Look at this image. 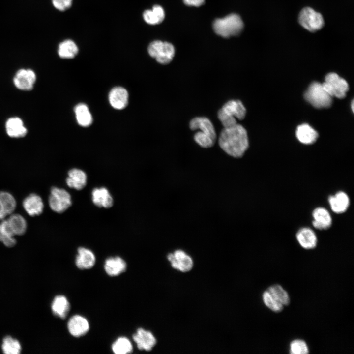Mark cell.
<instances>
[{
  "mask_svg": "<svg viewBox=\"0 0 354 354\" xmlns=\"http://www.w3.org/2000/svg\"><path fill=\"white\" fill-rule=\"evenodd\" d=\"M221 148L229 155L241 157L249 147L247 133L243 126L236 124L229 127H224L218 138Z\"/></svg>",
  "mask_w": 354,
  "mask_h": 354,
  "instance_id": "6da1fadb",
  "label": "cell"
},
{
  "mask_svg": "<svg viewBox=\"0 0 354 354\" xmlns=\"http://www.w3.org/2000/svg\"><path fill=\"white\" fill-rule=\"evenodd\" d=\"M192 130H200L194 136L195 141L201 147L209 148L212 147L216 140V134L211 121L204 117H196L189 123Z\"/></svg>",
  "mask_w": 354,
  "mask_h": 354,
  "instance_id": "7a4b0ae2",
  "label": "cell"
},
{
  "mask_svg": "<svg viewBox=\"0 0 354 354\" xmlns=\"http://www.w3.org/2000/svg\"><path fill=\"white\" fill-rule=\"evenodd\" d=\"M246 114V108L241 101L231 100L219 110L217 116L224 127H229L237 124L236 118L242 120Z\"/></svg>",
  "mask_w": 354,
  "mask_h": 354,
  "instance_id": "3957f363",
  "label": "cell"
},
{
  "mask_svg": "<svg viewBox=\"0 0 354 354\" xmlns=\"http://www.w3.org/2000/svg\"><path fill=\"white\" fill-rule=\"evenodd\" d=\"M243 26L241 17L236 14H231L223 18L217 19L213 24L215 33L224 38L239 34Z\"/></svg>",
  "mask_w": 354,
  "mask_h": 354,
  "instance_id": "277c9868",
  "label": "cell"
},
{
  "mask_svg": "<svg viewBox=\"0 0 354 354\" xmlns=\"http://www.w3.org/2000/svg\"><path fill=\"white\" fill-rule=\"evenodd\" d=\"M305 99L316 108H326L332 103L331 97L324 89L322 84L313 82L304 94Z\"/></svg>",
  "mask_w": 354,
  "mask_h": 354,
  "instance_id": "5b68a950",
  "label": "cell"
},
{
  "mask_svg": "<svg viewBox=\"0 0 354 354\" xmlns=\"http://www.w3.org/2000/svg\"><path fill=\"white\" fill-rule=\"evenodd\" d=\"M149 55L162 64L169 63L175 55L173 45L167 42L155 40L151 42L148 49Z\"/></svg>",
  "mask_w": 354,
  "mask_h": 354,
  "instance_id": "8992f818",
  "label": "cell"
},
{
  "mask_svg": "<svg viewBox=\"0 0 354 354\" xmlns=\"http://www.w3.org/2000/svg\"><path fill=\"white\" fill-rule=\"evenodd\" d=\"M323 86L331 96L342 99L346 96L349 89L347 81L335 73H330L325 77Z\"/></svg>",
  "mask_w": 354,
  "mask_h": 354,
  "instance_id": "52a82bcc",
  "label": "cell"
},
{
  "mask_svg": "<svg viewBox=\"0 0 354 354\" xmlns=\"http://www.w3.org/2000/svg\"><path fill=\"white\" fill-rule=\"evenodd\" d=\"M49 205L54 211L57 213L63 212L72 205L71 196L66 190L53 187L51 189Z\"/></svg>",
  "mask_w": 354,
  "mask_h": 354,
  "instance_id": "ba28073f",
  "label": "cell"
},
{
  "mask_svg": "<svg viewBox=\"0 0 354 354\" xmlns=\"http://www.w3.org/2000/svg\"><path fill=\"white\" fill-rule=\"evenodd\" d=\"M298 21L304 29L311 32L320 30L324 24L322 15L310 7H305L300 11Z\"/></svg>",
  "mask_w": 354,
  "mask_h": 354,
  "instance_id": "9c48e42d",
  "label": "cell"
},
{
  "mask_svg": "<svg viewBox=\"0 0 354 354\" xmlns=\"http://www.w3.org/2000/svg\"><path fill=\"white\" fill-rule=\"evenodd\" d=\"M167 259L172 267L181 272H188L193 267L192 259L181 250H177L172 253H169L167 255Z\"/></svg>",
  "mask_w": 354,
  "mask_h": 354,
  "instance_id": "30bf717a",
  "label": "cell"
},
{
  "mask_svg": "<svg viewBox=\"0 0 354 354\" xmlns=\"http://www.w3.org/2000/svg\"><path fill=\"white\" fill-rule=\"evenodd\" d=\"M36 79V74L33 70L21 69L16 72L13 83L20 90H30L32 89Z\"/></svg>",
  "mask_w": 354,
  "mask_h": 354,
  "instance_id": "8fae6325",
  "label": "cell"
},
{
  "mask_svg": "<svg viewBox=\"0 0 354 354\" xmlns=\"http://www.w3.org/2000/svg\"><path fill=\"white\" fill-rule=\"evenodd\" d=\"M132 338L140 350L150 351L156 344L157 340L153 334L149 331L143 328L137 329L133 334Z\"/></svg>",
  "mask_w": 354,
  "mask_h": 354,
  "instance_id": "7c38bea8",
  "label": "cell"
},
{
  "mask_svg": "<svg viewBox=\"0 0 354 354\" xmlns=\"http://www.w3.org/2000/svg\"><path fill=\"white\" fill-rule=\"evenodd\" d=\"M70 334L75 337H80L86 334L89 330V324L86 318L80 315L72 316L67 323Z\"/></svg>",
  "mask_w": 354,
  "mask_h": 354,
  "instance_id": "4fadbf2b",
  "label": "cell"
},
{
  "mask_svg": "<svg viewBox=\"0 0 354 354\" xmlns=\"http://www.w3.org/2000/svg\"><path fill=\"white\" fill-rule=\"evenodd\" d=\"M96 258L94 253L90 249L80 247L77 249V255L75 258V265L80 269L85 270L91 268L95 265Z\"/></svg>",
  "mask_w": 354,
  "mask_h": 354,
  "instance_id": "5bb4252c",
  "label": "cell"
},
{
  "mask_svg": "<svg viewBox=\"0 0 354 354\" xmlns=\"http://www.w3.org/2000/svg\"><path fill=\"white\" fill-rule=\"evenodd\" d=\"M91 199L93 203L99 207L108 208L114 203L112 196L104 187L94 188L91 192Z\"/></svg>",
  "mask_w": 354,
  "mask_h": 354,
  "instance_id": "9a60e30c",
  "label": "cell"
},
{
  "mask_svg": "<svg viewBox=\"0 0 354 354\" xmlns=\"http://www.w3.org/2000/svg\"><path fill=\"white\" fill-rule=\"evenodd\" d=\"M312 225L319 230H326L332 224V218L329 211L324 207H318L312 212Z\"/></svg>",
  "mask_w": 354,
  "mask_h": 354,
  "instance_id": "2e32d148",
  "label": "cell"
},
{
  "mask_svg": "<svg viewBox=\"0 0 354 354\" xmlns=\"http://www.w3.org/2000/svg\"><path fill=\"white\" fill-rule=\"evenodd\" d=\"M108 98L110 104L114 108L121 110L128 104V93L124 88L116 87L111 90Z\"/></svg>",
  "mask_w": 354,
  "mask_h": 354,
  "instance_id": "e0dca14e",
  "label": "cell"
},
{
  "mask_svg": "<svg viewBox=\"0 0 354 354\" xmlns=\"http://www.w3.org/2000/svg\"><path fill=\"white\" fill-rule=\"evenodd\" d=\"M66 182L67 186L77 190L83 189L87 182V176L82 170L78 168L70 169L68 172Z\"/></svg>",
  "mask_w": 354,
  "mask_h": 354,
  "instance_id": "ac0fdd59",
  "label": "cell"
},
{
  "mask_svg": "<svg viewBox=\"0 0 354 354\" xmlns=\"http://www.w3.org/2000/svg\"><path fill=\"white\" fill-rule=\"evenodd\" d=\"M296 238L300 245L305 249L315 248L317 244V237L314 231L309 227L300 229L296 234Z\"/></svg>",
  "mask_w": 354,
  "mask_h": 354,
  "instance_id": "d6986e66",
  "label": "cell"
},
{
  "mask_svg": "<svg viewBox=\"0 0 354 354\" xmlns=\"http://www.w3.org/2000/svg\"><path fill=\"white\" fill-rule=\"evenodd\" d=\"M126 262L120 257H109L106 259L104 268L106 273L110 276H118L126 270Z\"/></svg>",
  "mask_w": 354,
  "mask_h": 354,
  "instance_id": "ffe728a7",
  "label": "cell"
},
{
  "mask_svg": "<svg viewBox=\"0 0 354 354\" xmlns=\"http://www.w3.org/2000/svg\"><path fill=\"white\" fill-rule=\"evenodd\" d=\"M328 201L332 211L337 214L345 212L350 205L349 196L343 191H339L330 196Z\"/></svg>",
  "mask_w": 354,
  "mask_h": 354,
  "instance_id": "44dd1931",
  "label": "cell"
},
{
  "mask_svg": "<svg viewBox=\"0 0 354 354\" xmlns=\"http://www.w3.org/2000/svg\"><path fill=\"white\" fill-rule=\"evenodd\" d=\"M23 206L30 216H33L41 214L43 210L44 204L41 197L36 194H31L23 202Z\"/></svg>",
  "mask_w": 354,
  "mask_h": 354,
  "instance_id": "7402d4cb",
  "label": "cell"
},
{
  "mask_svg": "<svg viewBox=\"0 0 354 354\" xmlns=\"http://www.w3.org/2000/svg\"><path fill=\"white\" fill-rule=\"evenodd\" d=\"M5 129L7 135L12 138L22 137L27 133L23 121L18 117L9 118L5 123Z\"/></svg>",
  "mask_w": 354,
  "mask_h": 354,
  "instance_id": "603a6c76",
  "label": "cell"
},
{
  "mask_svg": "<svg viewBox=\"0 0 354 354\" xmlns=\"http://www.w3.org/2000/svg\"><path fill=\"white\" fill-rule=\"evenodd\" d=\"M298 140L304 144L309 145L314 143L318 137L316 131L308 124L299 125L296 131Z\"/></svg>",
  "mask_w": 354,
  "mask_h": 354,
  "instance_id": "cb8c5ba5",
  "label": "cell"
},
{
  "mask_svg": "<svg viewBox=\"0 0 354 354\" xmlns=\"http://www.w3.org/2000/svg\"><path fill=\"white\" fill-rule=\"evenodd\" d=\"M51 307L54 314L63 319L66 317L70 309V304L68 299L65 296L61 295L55 297Z\"/></svg>",
  "mask_w": 354,
  "mask_h": 354,
  "instance_id": "d4e9b609",
  "label": "cell"
},
{
  "mask_svg": "<svg viewBox=\"0 0 354 354\" xmlns=\"http://www.w3.org/2000/svg\"><path fill=\"white\" fill-rule=\"evenodd\" d=\"M145 21L150 25H156L161 23L165 18L163 8L158 5L153 6L151 10H146L143 14Z\"/></svg>",
  "mask_w": 354,
  "mask_h": 354,
  "instance_id": "484cf974",
  "label": "cell"
},
{
  "mask_svg": "<svg viewBox=\"0 0 354 354\" xmlns=\"http://www.w3.org/2000/svg\"><path fill=\"white\" fill-rule=\"evenodd\" d=\"M78 47L72 40L67 39L61 42L58 47L59 56L62 59H72L78 54Z\"/></svg>",
  "mask_w": 354,
  "mask_h": 354,
  "instance_id": "4316f807",
  "label": "cell"
},
{
  "mask_svg": "<svg viewBox=\"0 0 354 354\" xmlns=\"http://www.w3.org/2000/svg\"><path fill=\"white\" fill-rule=\"evenodd\" d=\"M78 124L83 127L89 126L92 122L91 114L88 106L83 103L77 105L74 108Z\"/></svg>",
  "mask_w": 354,
  "mask_h": 354,
  "instance_id": "83f0119b",
  "label": "cell"
},
{
  "mask_svg": "<svg viewBox=\"0 0 354 354\" xmlns=\"http://www.w3.org/2000/svg\"><path fill=\"white\" fill-rule=\"evenodd\" d=\"M7 221L14 235H21L26 232L27 222L22 215L13 214Z\"/></svg>",
  "mask_w": 354,
  "mask_h": 354,
  "instance_id": "f1b7e54d",
  "label": "cell"
},
{
  "mask_svg": "<svg viewBox=\"0 0 354 354\" xmlns=\"http://www.w3.org/2000/svg\"><path fill=\"white\" fill-rule=\"evenodd\" d=\"M14 236L7 220H3L0 223V241L7 247H12L16 242Z\"/></svg>",
  "mask_w": 354,
  "mask_h": 354,
  "instance_id": "f546056e",
  "label": "cell"
},
{
  "mask_svg": "<svg viewBox=\"0 0 354 354\" xmlns=\"http://www.w3.org/2000/svg\"><path fill=\"white\" fill-rule=\"evenodd\" d=\"M112 350L116 354H127L133 352V346L129 339L125 337L117 338L112 344Z\"/></svg>",
  "mask_w": 354,
  "mask_h": 354,
  "instance_id": "4dcf8cb0",
  "label": "cell"
},
{
  "mask_svg": "<svg viewBox=\"0 0 354 354\" xmlns=\"http://www.w3.org/2000/svg\"><path fill=\"white\" fill-rule=\"evenodd\" d=\"M16 206L15 199L10 193L5 191L0 192V207L6 215L11 214Z\"/></svg>",
  "mask_w": 354,
  "mask_h": 354,
  "instance_id": "1f68e13d",
  "label": "cell"
},
{
  "mask_svg": "<svg viewBox=\"0 0 354 354\" xmlns=\"http://www.w3.org/2000/svg\"><path fill=\"white\" fill-rule=\"evenodd\" d=\"M272 296L284 306L290 304V300L287 291L279 284H274L267 289Z\"/></svg>",
  "mask_w": 354,
  "mask_h": 354,
  "instance_id": "d6a6232c",
  "label": "cell"
},
{
  "mask_svg": "<svg viewBox=\"0 0 354 354\" xmlns=\"http://www.w3.org/2000/svg\"><path fill=\"white\" fill-rule=\"evenodd\" d=\"M262 299L264 304L274 312H280L284 309V306L272 296L267 289L263 293Z\"/></svg>",
  "mask_w": 354,
  "mask_h": 354,
  "instance_id": "836d02e7",
  "label": "cell"
},
{
  "mask_svg": "<svg viewBox=\"0 0 354 354\" xmlns=\"http://www.w3.org/2000/svg\"><path fill=\"white\" fill-rule=\"evenodd\" d=\"M2 349L3 353L6 354H18L21 350L19 342L9 336L4 338Z\"/></svg>",
  "mask_w": 354,
  "mask_h": 354,
  "instance_id": "e575fe53",
  "label": "cell"
},
{
  "mask_svg": "<svg viewBox=\"0 0 354 354\" xmlns=\"http://www.w3.org/2000/svg\"><path fill=\"white\" fill-rule=\"evenodd\" d=\"M289 352L292 354H307L309 353L306 343L301 339H295L291 342Z\"/></svg>",
  "mask_w": 354,
  "mask_h": 354,
  "instance_id": "d590c367",
  "label": "cell"
},
{
  "mask_svg": "<svg viewBox=\"0 0 354 354\" xmlns=\"http://www.w3.org/2000/svg\"><path fill=\"white\" fill-rule=\"evenodd\" d=\"M52 3L56 9L63 11L71 6L72 0H52Z\"/></svg>",
  "mask_w": 354,
  "mask_h": 354,
  "instance_id": "8d00e7d4",
  "label": "cell"
},
{
  "mask_svg": "<svg viewBox=\"0 0 354 354\" xmlns=\"http://www.w3.org/2000/svg\"><path fill=\"white\" fill-rule=\"evenodd\" d=\"M184 3L188 6H200L205 2V0H183Z\"/></svg>",
  "mask_w": 354,
  "mask_h": 354,
  "instance_id": "74e56055",
  "label": "cell"
},
{
  "mask_svg": "<svg viewBox=\"0 0 354 354\" xmlns=\"http://www.w3.org/2000/svg\"><path fill=\"white\" fill-rule=\"evenodd\" d=\"M6 216V215L0 207V220L3 219Z\"/></svg>",
  "mask_w": 354,
  "mask_h": 354,
  "instance_id": "f35d334b",
  "label": "cell"
},
{
  "mask_svg": "<svg viewBox=\"0 0 354 354\" xmlns=\"http://www.w3.org/2000/svg\"><path fill=\"white\" fill-rule=\"evenodd\" d=\"M353 107H354V102L353 101L352 103V111H353V110H354Z\"/></svg>",
  "mask_w": 354,
  "mask_h": 354,
  "instance_id": "ab89813d",
  "label": "cell"
}]
</instances>
